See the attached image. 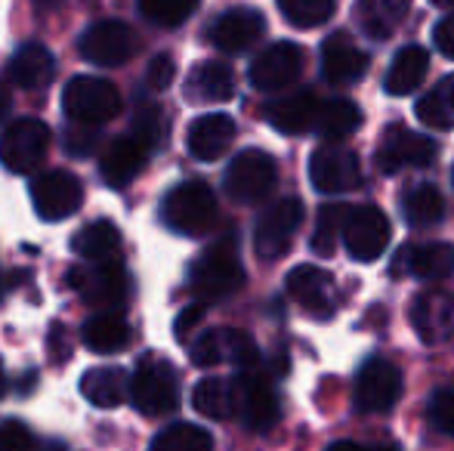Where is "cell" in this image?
<instances>
[{
  "mask_svg": "<svg viewBox=\"0 0 454 451\" xmlns=\"http://www.w3.org/2000/svg\"><path fill=\"white\" fill-rule=\"evenodd\" d=\"M241 284H245V266H241L232 238L210 245L189 269V288L201 303L226 300Z\"/></svg>",
  "mask_w": 454,
  "mask_h": 451,
  "instance_id": "6da1fadb",
  "label": "cell"
},
{
  "mask_svg": "<svg viewBox=\"0 0 454 451\" xmlns=\"http://www.w3.org/2000/svg\"><path fill=\"white\" fill-rule=\"evenodd\" d=\"M223 362L239 365V371L260 365V349L257 343L247 338L245 331L235 328H216V331H204L201 338L192 343V365L198 368H214Z\"/></svg>",
  "mask_w": 454,
  "mask_h": 451,
  "instance_id": "30bf717a",
  "label": "cell"
},
{
  "mask_svg": "<svg viewBox=\"0 0 454 451\" xmlns=\"http://www.w3.org/2000/svg\"><path fill=\"white\" fill-rule=\"evenodd\" d=\"M427 72H430V53L424 47H418V43H411V47H402L395 53L383 87H387L389 97H408V93H414L424 84Z\"/></svg>",
  "mask_w": 454,
  "mask_h": 451,
  "instance_id": "83f0119b",
  "label": "cell"
},
{
  "mask_svg": "<svg viewBox=\"0 0 454 451\" xmlns=\"http://www.w3.org/2000/svg\"><path fill=\"white\" fill-rule=\"evenodd\" d=\"M130 399L139 415L161 417L180 405V377L176 368L161 355H145L130 380Z\"/></svg>",
  "mask_w": 454,
  "mask_h": 451,
  "instance_id": "3957f363",
  "label": "cell"
},
{
  "mask_svg": "<svg viewBox=\"0 0 454 451\" xmlns=\"http://www.w3.org/2000/svg\"><path fill=\"white\" fill-rule=\"evenodd\" d=\"M4 386H6V380H4V368H0V393H4Z\"/></svg>",
  "mask_w": 454,
  "mask_h": 451,
  "instance_id": "db71d44e",
  "label": "cell"
},
{
  "mask_svg": "<svg viewBox=\"0 0 454 451\" xmlns=\"http://www.w3.org/2000/svg\"><path fill=\"white\" fill-rule=\"evenodd\" d=\"M235 93V74L226 62H201L192 68L189 81H185V97L195 103H226Z\"/></svg>",
  "mask_w": 454,
  "mask_h": 451,
  "instance_id": "4316f807",
  "label": "cell"
},
{
  "mask_svg": "<svg viewBox=\"0 0 454 451\" xmlns=\"http://www.w3.org/2000/svg\"><path fill=\"white\" fill-rule=\"evenodd\" d=\"M306 66V53L303 47H297L294 41H278L272 47H266L257 59L251 62V84L257 87L260 93H278L285 87H291L294 81L303 74Z\"/></svg>",
  "mask_w": 454,
  "mask_h": 451,
  "instance_id": "4fadbf2b",
  "label": "cell"
},
{
  "mask_svg": "<svg viewBox=\"0 0 454 451\" xmlns=\"http://www.w3.org/2000/svg\"><path fill=\"white\" fill-rule=\"evenodd\" d=\"M204 322V303L198 300V303H192V307H185L180 315H176V322H174V334H176V340H189V334L195 331L198 325Z\"/></svg>",
  "mask_w": 454,
  "mask_h": 451,
  "instance_id": "bcb514c9",
  "label": "cell"
},
{
  "mask_svg": "<svg viewBox=\"0 0 454 451\" xmlns=\"http://www.w3.org/2000/svg\"><path fill=\"white\" fill-rule=\"evenodd\" d=\"M235 139V121L229 114H201V118L192 121L189 136H185V145H189L192 158L198 161H216L229 152Z\"/></svg>",
  "mask_w": 454,
  "mask_h": 451,
  "instance_id": "603a6c76",
  "label": "cell"
},
{
  "mask_svg": "<svg viewBox=\"0 0 454 451\" xmlns=\"http://www.w3.org/2000/svg\"><path fill=\"white\" fill-rule=\"evenodd\" d=\"M56 74V59L43 43H25L12 53L10 59V78L12 84H19L22 90H43L50 87Z\"/></svg>",
  "mask_w": 454,
  "mask_h": 451,
  "instance_id": "484cf974",
  "label": "cell"
},
{
  "mask_svg": "<svg viewBox=\"0 0 454 451\" xmlns=\"http://www.w3.org/2000/svg\"><path fill=\"white\" fill-rule=\"evenodd\" d=\"M362 127V109L349 99H328L322 103V112H318V124L316 133L325 139H347L349 133H356Z\"/></svg>",
  "mask_w": 454,
  "mask_h": 451,
  "instance_id": "836d02e7",
  "label": "cell"
},
{
  "mask_svg": "<svg viewBox=\"0 0 454 451\" xmlns=\"http://www.w3.org/2000/svg\"><path fill=\"white\" fill-rule=\"evenodd\" d=\"M43 451H68V448L62 446V442H47V446H43Z\"/></svg>",
  "mask_w": 454,
  "mask_h": 451,
  "instance_id": "816d5d0a",
  "label": "cell"
},
{
  "mask_svg": "<svg viewBox=\"0 0 454 451\" xmlns=\"http://www.w3.org/2000/svg\"><path fill=\"white\" fill-rule=\"evenodd\" d=\"M192 405L198 415L210 417V421H229L232 415H239V386L235 380L204 377L192 393Z\"/></svg>",
  "mask_w": 454,
  "mask_h": 451,
  "instance_id": "f546056e",
  "label": "cell"
},
{
  "mask_svg": "<svg viewBox=\"0 0 454 451\" xmlns=\"http://www.w3.org/2000/svg\"><path fill=\"white\" fill-rule=\"evenodd\" d=\"M318 112H322V103L316 99V93L300 90V93L281 97V99H275V103L266 105V121H270L278 133H287V136H303V133L316 130Z\"/></svg>",
  "mask_w": 454,
  "mask_h": 451,
  "instance_id": "7402d4cb",
  "label": "cell"
},
{
  "mask_svg": "<svg viewBox=\"0 0 454 451\" xmlns=\"http://www.w3.org/2000/svg\"><path fill=\"white\" fill-rule=\"evenodd\" d=\"M303 223V205L297 198H281L266 207L254 229V247L263 260H278L287 253L294 235Z\"/></svg>",
  "mask_w": 454,
  "mask_h": 451,
  "instance_id": "7c38bea8",
  "label": "cell"
},
{
  "mask_svg": "<svg viewBox=\"0 0 454 451\" xmlns=\"http://www.w3.org/2000/svg\"><path fill=\"white\" fill-rule=\"evenodd\" d=\"M436 6H454V0H433Z\"/></svg>",
  "mask_w": 454,
  "mask_h": 451,
  "instance_id": "f5cc1de1",
  "label": "cell"
},
{
  "mask_svg": "<svg viewBox=\"0 0 454 451\" xmlns=\"http://www.w3.org/2000/svg\"><path fill=\"white\" fill-rule=\"evenodd\" d=\"M62 112L74 124L99 127L121 112V93L112 81L93 78V74H78L62 90Z\"/></svg>",
  "mask_w": 454,
  "mask_h": 451,
  "instance_id": "277c9868",
  "label": "cell"
},
{
  "mask_svg": "<svg viewBox=\"0 0 454 451\" xmlns=\"http://www.w3.org/2000/svg\"><path fill=\"white\" fill-rule=\"evenodd\" d=\"M275 180H278V167H275L272 155H266L263 149H245L229 164L226 192L239 205H257L272 192Z\"/></svg>",
  "mask_w": 454,
  "mask_h": 451,
  "instance_id": "8992f818",
  "label": "cell"
},
{
  "mask_svg": "<svg viewBox=\"0 0 454 451\" xmlns=\"http://www.w3.org/2000/svg\"><path fill=\"white\" fill-rule=\"evenodd\" d=\"M411 10V0H359V25L368 37L387 41Z\"/></svg>",
  "mask_w": 454,
  "mask_h": 451,
  "instance_id": "1f68e13d",
  "label": "cell"
},
{
  "mask_svg": "<svg viewBox=\"0 0 454 451\" xmlns=\"http://www.w3.org/2000/svg\"><path fill=\"white\" fill-rule=\"evenodd\" d=\"M402 211H405V220L414 229H424V226H436L439 220L445 217V198L436 186L424 183V186H414L411 192L405 195L402 201Z\"/></svg>",
  "mask_w": 454,
  "mask_h": 451,
  "instance_id": "e575fe53",
  "label": "cell"
},
{
  "mask_svg": "<svg viewBox=\"0 0 454 451\" xmlns=\"http://www.w3.org/2000/svg\"><path fill=\"white\" fill-rule=\"evenodd\" d=\"M81 338H84V346L93 349V353H121L130 343V325L121 313H99L87 322Z\"/></svg>",
  "mask_w": 454,
  "mask_h": 451,
  "instance_id": "d6a6232c",
  "label": "cell"
},
{
  "mask_svg": "<svg viewBox=\"0 0 454 451\" xmlns=\"http://www.w3.org/2000/svg\"><path fill=\"white\" fill-rule=\"evenodd\" d=\"M411 325L424 343H442L454 334V294L424 291L411 303Z\"/></svg>",
  "mask_w": 454,
  "mask_h": 451,
  "instance_id": "d6986e66",
  "label": "cell"
},
{
  "mask_svg": "<svg viewBox=\"0 0 454 451\" xmlns=\"http://www.w3.org/2000/svg\"><path fill=\"white\" fill-rule=\"evenodd\" d=\"M347 205H328L318 211V220H316V235H312V251L316 253H331L334 251V241H337V232L347 223Z\"/></svg>",
  "mask_w": 454,
  "mask_h": 451,
  "instance_id": "60d3db41",
  "label": "cell"
},
{
  "mask_svg": "<svg viewBox=\"0 0 454 451\" xmlns=\"http://www.w3.org/2000/svg\"><path fill=\"white\" fill-rule=\"evenodd\" d=\"M343 241H347L349 257L371 263L377 260L389 245V220L383 211H377L374 205H362L356 211L347 214L343 223Z\"/></svg>",
  "mask_w": 454,
  "mask_h": 451,
  "instance_id": "e0dca14e",
  "label": "cell"
},
{
  "mask_svg": "<svg viewBox=\"0 0 454 451\" xmlns=\"http://www.w3.org/2000/svg\"><path fill=\"white\" fill-rule=\"evenodd\" d=\"M174 74H176L174 56L161 53V56H155V59L149 62V68H145V84H149V90L161 93V90H168V87L174 84Z\"/></svg>",
  "mask_w": 454,
  "mask_h": 451,
  "instance_id": "f6af8a7d",
  "label": "cell"
},
{
  "mask_svg": "<svg viewBox=\"0 0 454 451\" xmlns=\"http://www.w3.org/2000/svg\"><path fill=\"white\" fill-rule=\"evenodd\" d=\"M402 396V371L387 359H368L356 377V405L364 415H383Z\"/></svg>",
  "mask_w": 454,
  "mask_h": 451,
  "instance_id": "5bb4252c",
  "label": "cell"
},
{
  "mask_svg": "<svg viewBox=\"0 0 454 451\" xmlns=\"http://www.w3.org/2000/svg\"><path fill=\"white\" fill-rule=\"evenodd\" d=\"M198 10V0H139V12L158 28H180Z\"/></svg>",
  "mask_w": 454,
  "mask_h": 451,
  "instance_id": "f35d334b",
  "label": "cell"
},
{
  "mask_svg": "<svg viewBox=\"0 0 454 451\" xmlns=\"http://www.w3.org/2000/svg\"><path fill=\"white\" fill-rule=\"evenodd\" d=\"M66 0H35L37 10H56V6H62Z\"/></svg>",
  "mask_w": 454,
  "mask_h": 451,
  "instance_id": "f907efd6",
  "label": "cell"
},
{
  "mask_svg": "<svg viewBox=\"0 0 454 451\" xmlns=\"http://www.w3.org/2000/svg\"><path fill=\"white\" fill-rule=\"evenodd\" d=\"M74 124V121H72ZM96 127L90 124H74V127H68L66 130V152L72 158H87V155H93V149H96Z\"/></svg>",
  "mask_w": 454,
  "mask_h": 451,
  "instance_id": "ee69618b",
  "label": "cell"
},
{
  "mask_svg": "<svg viewBox=\"0 0 454 451\" xmlns=\"http://www.w3.org/2000/svg\"><path fill=\"white\" fill-rule=\"evenodd\" d=\"M281 16L297 28H318L334 16V0H278Z\"/></svg>",
  "mask_w": 454,
  "mask_h": 451,
  "instance_id": "74e56055",
  "label": "cell"
},
{
  "mask_svg": "<svg viewBox=\"0 0 454 451\" xmlns=\"http://www.w3.org/2000/svg\"><path fill=\"white\" fill-rule=\"evenodd\" d=\"M395 269H405L424 282H439L454 272V247L445 241H427V245H408L399 251Z\"/></svg>",
  "mask_w": 454,
  "mask_h": 451,
  "instance_id": "cb8c5ba5",
  "label": "cell"
},
{
  "mask_svg": "<svg viewBox=\"0 0 454 451\" xmlns=\"http://www.w3.org/2000/svg\"><path fill=\"white\" fill-rule=\"evenodd\" d=\"M433 43L439 47V53L454 59V12H449V16L436 25V31H433Z\"/></svg>",
  "mask_w": 454,
  "mask_h": 451,
  "instance_id": "7dc6e473",
  "label": "cell"
},
{
  "mask_svg": "<svg viewBox=\"0 0 454 451\" xmlns=\"http://www.w3.org/2000/svg\"><path fill=\"white\" fill-rule=\"evenodd\" d=\"M239 386V415L241 424L254 433H266V430L275 427L281 408H278V396H275L272 384L266 374H260L257 368H247V371L239 374L235 380Z\"/></svg>",
  "mask_w": 454,
  "mask_h": 451,
  "instance_id": "9a60e30c",
  "label": "cell"
},
{
  "mask_svg": "<svg viewBox=\"0 0 454 451\" xmlns=\"http://www.w3.org/2000/svg\"><path fill=\"white\" fill-rule=\"evenodd\" d=\"M0 451H35V436L22 421L0 424Z\"/></svg>",
  "mask_w": 454,
  "mask_h": 451,
  "instance_id": "7bdbcfd3",
  "label": "cell"
},
{
  "mask_svg": "<svg viewBox=\"0 0 454 451\" xmlns=\"http://www.w3.org/2000/svg\"><path fill=\"white\" fill-rule=\"evenodd\" d=\"M50 152V127L37 118L12 121L0 136V161L10 174H31Z\"/></svg>",
  "mask_w": 454,
  "mask_h": 451,
  "instance_id": "52a82bcc",
  "label": "cell"
},
{
  "mask_svg": "<svg viewBox=\"0 0 454 451\" xmlns=\"http://www.w3.org/2000/svg\"><path fill=\"white\" fill-rule=\"evenodd\" d=\"M287 294L318 319L334 313V278L318 266H297L287 276Z\"/></svg>",
  "mask_w": 454,
  "mask_h": 451,
  "instance_id": "44dd1931",
  "label": "cell"
},
{
  "mask_svg": "<svg viewBox=\"0 0 454 451\" xmlns=\"http://www.w3.org/2000/svg\"><path fill=\"white\" fill-rule=\"evenodd\" d=\"M137 47H139L137 31L127 22H118V19L93 22L78 41L81 56L102 68H118V66H124V62H130Z\"/></svg>",
  "mask_w": 454,
  "mask_h": 451,
  "instance_id": "ba28073f",
  "label": "cell"
},
{
  "mask_svg": "<svg viewBox=\"0 0 454 451\" xmlns=\"http://www.w3.org/2000/svg\"><path fill=\"white\" fill-rule=\"evenodd\" d=\"M430 421L436 424V430L454 436V386L436 390L430 399Z\"/></svg>",
  "mask_w": 454,
  "mask_h": 451,
  "instance_id": "b9f144b4",
  "label": "cell"
},
{
  "mask_svg": "<svg viewBox=\"0 0 454 451\" xmlns=\"http://www.w3.org/2000/svg\"><path fill=\"white\" fill-rule=\"evenodd\" d=\"M418 118L433 130L454 127V74L442 78L427 97L418 99Z\"/></svg>",
  "mask_w": 454,
  "mask_h": 451,
  "instance_id": "d590c367",
  "label": "cell"
},
{
  "mask_svg": "<svg viewBox=\"0 0 454 451\" xmlns=\"http://www.w3.org/2000/svg\"><path fill=\"white\" fill-rule=\"evenodd\" d=\"M145 158H149V149H145L139 139H133V136L114 139L106 149V155H102L99 174L112 189H124V186H130L133 176L145 167Z\"/></svg>",
  "mask_w": 454,
  "mask_h": 451,
  "instance_id": "d4e9b609",
  "label": "cell"
},
{
  "mask_svg": "<svg viewBox=\"0 0 454 451\" xmlns=\"http://www.w3.org/2000/svg\"><path fill=\"white\" fill-rule=\"evenodd\" d=\"M220 207H216V195L210 192L207 183L201 180H185L174 186L161 201V220L168 229L189 238L207 235L216 226Z\"/></svg>",
  "mask_w": 454,
  "mask_h": 451,
  "instance_id": "7a4b0ae2",
  "label": "cell"
},
{
  "mask_svg": "<svg viewBox=\"0 0 454 451\" xmlns=\"http://www.w3.org/2000/svg\"><path fill=\"white\" fill-rule=\"evenodd\" d=\"M81 201H84V186L68 170H47L31 180V205L47 223H59L78 214Z\"/></svg>",
  "mask_w": 454,
  "mask_h": 451,
  "instance_id": "9c48e42d",
  "label": "cell"
},
{
  "mask_svg": "<svg viewBox=\"0 0 454 451\" xmlns=\"http://www.w3.org/2000/svg\"><path fill=\"white\" fill-rule=\"evenodd\" d=\"M266 19L263 12L251 10V6H235L226 10L214 25H210V43L223 53H245L247 47L263 37Z\"/></svg>",
  "mask_w": 454,
  "mask_h": 451,
  "instance_id": "ac0fdd59",
  "label": "cell"
},
{
  "mask_svg": "<svg viewBox=\"0 0 454 451\" xmlns=\"http://www.w3.org/2000/svg\"><path fill=\"white\" fill-rule=\"evenodd\" d=\"M309 180L322 195L353 192L362 186V164L356 152L343 149V145H322L309 158Z\"/></svg>",
  "mask_w": 454,
  "mask_h": 451,
  "instance_id": "8fae6325",
  "label": "cell"
},
{
  "mask_svg": "<svg viewBox=\"0 0 454 451\" xmlns=\"http://www.w3.org/2000/svg\"><path fill=\"white\" fill-rule=\"evenodd\" d=\"M436 155H439V145L433 143L427 133H414L402 124H393L383 133L377 164H380L387 174H393V170H402V167H427V164L436 161Z\"/></svg>",
  "mask_w": 454,
  "mask_h": 451,
  "instance_id": "2e32d148",
  "label": "cell"
},
{
  "mask_svg": "<svg viewBox=\"0 0 454 451\" xmlns=\"http://www.w3.org/2000/svg\"><path fill=\"white\" fill-rule=\"evenodd\" d=\"M164 133H168V121H164V112L161 105L155 103H139L137 112H133V130L130 136L139 139V143L145 145V149H158L164 139Z\"/></svg>",
  "mask_w": 454,
  "mask_h": 451,
  "instance_id": "ab89813d",
  "label": "cell"
},
{
  "mask_svg": "<svg viewBox=\"0 0 454 451\" xmlns=\"http://www.w3.org/2000/svg\"><path fill=\"white\" fill-rule=\"evenodd\" d=\"M68 288L78 291L87 307L114 309L127 303V297H130V291H133V282H130V272L124 269L121 260H108V263L74 266V269L68 272Z\"/></svg>",
  "mask_w": 454,
  "mask_h": 451,
  "instance_id": "5b68a950",
  "label": "cell"
},
{
  "mask_svg": "<svg viewBox=\"0 0 454 451\" xmlns=\"http://www.w3.org/2000/svg\"><path fill=\"white\" fill-rule=\"evenodd\" d=\"M368 72V53L356 47V41L347 31H334L322 43V74L328 84H356Z\"/></svg>",
  "mask_w": 454,
  "mask_h": 451,
  "instance_id": "ffe728a7",
  "label": "cell"
},
{
  "mask_svg": "<svg viewBox=\"0 0 454 451\" xmlns=\"http://www.w3.org/2000/svg\"><path fill=\"white\" fill-rule=\"evenodd\" d=\"M10 109H12V93H10V84H6L4 78H0V121L10 114Z\"/></svg>",
  "mask_w": 454,
  "mask_h": 451,
  "instance_id": "681fc988",
  "label": "cell"
},
{
  "mask_svg": "<svg viewBox=\"0 0 454 451\" xmlns=\"http://www.w3.org/2000/svg\"><path fill=\"white\" fill-rule=\"evenodd\" d=\"M149 451H214V439L198 424H170L152 439Z\"/></svg>",
  "mask_w": 454,
  "mask_h": 451,
  "instance_id": "8d00e7d4",
  "label": "cell"
},
{
  "mask_svg": "<svg viewBox=\"0 0 454 451\" xmlns=\"http://www.w3.org/2000/svg\"><path fill=\"white\" fill-rule=\"evenodd\" d=\"M72 251L87 263H108L121 253V232L112 220H93L78 229L72 238Z\"/></svg>",
  "mask_w": 454,
  "mask_h": 451,
  "instance_id": "f1b7e54d",
  "label": "cell"
},
{
  "mask_svg": "<svg viewBox=\"0 0 454 451\" xmlns=\"http://www.w3.org/2000/svg\"><path fill=\"white\" fill-rule=\"evenodd\" d=\"M81 393L96 408H118L127 393H130V380H127V374L121 368H93L81 380Z\"/></svg>",
  "mask_w": 454,
  "mask_h": 451,
  "instance_id": "4dcf8cb0",
  "label": "cell"
},
{
  "mask_svg": "<svg viewBox=\"0 0 454 451\" xmlns=\"http://www.w3.org/2000/svg\"><path fill=\"white\" fill-rule=\"evenodd\" d=\"M328 451H399L395 446H359V442H334Z\"/></svg>",
  "mask_w": 454,
  "mask_h": 451,
  "instance_id": "c3c4849f",
  "label": "cell"
}]
</instances>
